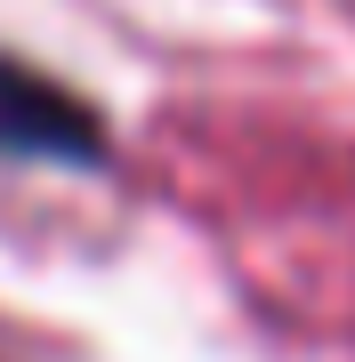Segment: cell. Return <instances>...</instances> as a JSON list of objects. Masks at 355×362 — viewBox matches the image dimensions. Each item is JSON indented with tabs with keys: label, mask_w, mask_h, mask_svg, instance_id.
<instances>
[{
	"label": "cell",
	"mask_w": 355,
	"mask_h": 362,
	"mask_svg": "<svg viewBox=\"0 0 355 362\" xmlns=\"http://www.w3.org/2000/svg\"><path fill=\"white\" fill-rule=\"evenodd\" d=\"M0 153H73V161H89L97 121L57 81H40L25 65H0Z\"/></svg>",
	"instance_id": "cell-1"
}]
</instances>
